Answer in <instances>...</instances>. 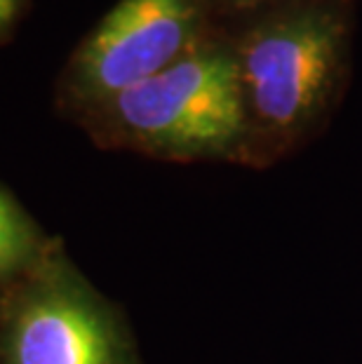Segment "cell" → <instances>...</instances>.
Segmentation results:
<instances>
[{"instance_id":"3","label":"cell","mask_w":362,"mask_h":364,"mask_svg":"<svg viewBox=\"0 0 362 364\" xmlns=\"http://www.w3.org/2000/svg\"><path fill=\"white\" fill-rule=\"evenodd\" d=\"M0 364H137V353L115 308L52 242L5 291Z\"/></svg>"},{"instance_id":"4","label":"cell","mask_w":362,"mask_h":364,"mask_svg":"<svg viewBox=\"0 0 362 364\" xmlns=\"http://www.w3.org/2000/svg\"><path fill=\"white\" fill-rule=\"evenodd\" d=\"M210 0H120L78 45L61 99L80 115L165 71L205 41Z\"/></svg>"},{"instance_id":"2","label":"cell","mask_w":362,"mask_h":364,"mask_svg":"<svg viewBox=\"0 0 362 364\" xmlns=\"http://www.w3.org/2000/svg\"><path fill=\"white\" fill-rule=\"evenodd\" d=\"M240 75L247 144H287L320 120L344 73L348 24L329 0H289L230 45Z\"/></svg>"},{"instance_id":"7","label":"cell","mask_w":362,"mask_h":364,"mask_svg":"<svg viewBox=\"0 0 362 364\" xmlns=\"http://www.w3.org/2000/svg\"><path fill=\"white\" fill-rule=\"evenodd\" d=\"M226 7V10H247V7H257L261 3H280V0H210V5Z\"/></svg>"},{"instance_id":"1","label":"cell","mask_w":362,"mask_h":364,"mask_svg":"<svg viewBox=\"0 0 362 364\" xmlns=\"http://www.w3.org/2000/svg\"><path fill=\"white\" fill-rule=\"evenodd\" d=\"M82 118L97 141L163 160L235 156L250 139L233 48L212 41Z\"/></svg>"},{"instance_id":"5","label":"cell","mask_w":362,"mask_h":364,"mask_svg":"<svg viewBox=\"0 0 362 364\" xmlns=\"http://www.w3.org/2000/svg\"><path fill=\"white\" fill-rule=\"evenodd\" d=\"M50 245L24 207L0 186V289H10L28 275Z\"/></svg>"},{"instance_id":"6","label":"cell","mask_w":362,"mask_h":364,"mask_svg":"<svg viewBox=\"0 0 362 364\" xmlns=\"http://www.w3.org/2000/svg\"><path fill=\"white\" fill-rule=\"evenodd\" d=\"M21 0H0V38L14 26V21L19 17Z\"/></svg>"}]
</instances>
